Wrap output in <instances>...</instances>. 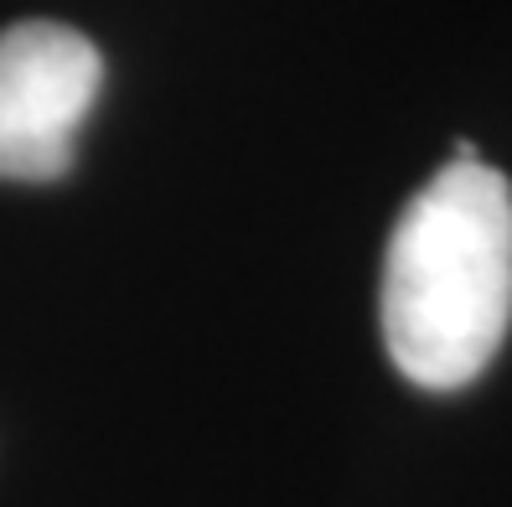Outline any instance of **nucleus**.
Returning a JSON list of instances; mask_svg holds the SVG:
<instances>
[{"instance_id": "f257e3e1", "label": "nucleus", "mask_w": 512, "mask_h": 507, "mask_svg": "<svg viewBox=\"0 0 512 507\" xmlns=\"http://www.w3.org/2000/svg\"><path fill=\"white\" fill-rule=\"evenodd\" d=\"M512 326V187L450 161L394 223L383 254V342L419 389H466Z\"/></svg>"}, {"instance_id": "f03ea898", "label": "nucleus", "mask_w": 512, "mask_h": 507, "mask_svg": "<svg viewBox=\"0 0 512 507\" xmlns=\"http://www.w3.org/2000/svg\"><path fill=\"white\" fill-rule=\"evenodd\" d=\"M104 83V57L63 21L0 32V182H57Z\"/></svg>"}]
</instances>
